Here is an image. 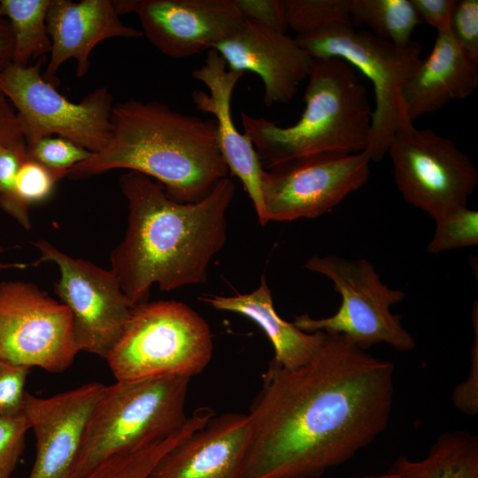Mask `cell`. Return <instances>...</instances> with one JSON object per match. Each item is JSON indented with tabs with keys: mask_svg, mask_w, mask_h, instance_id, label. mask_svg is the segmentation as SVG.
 <instances>
[{
	"mask_svg": "<svg viewBox=\"0 0 478 478\" xmlns=\"http://www.w3.org/2000/svg\"><path fill=\"white\" fill-rule=\"evenodd\" d=\"M394 373L390 361L331 333L300 367L270 360L248 413L243 478H314L351 459L389 425Z\"/></svg>",
	"mask_w": 478,
	"mask_h": 478,
	"instance_id": "obj_1",
	"label": "cell"
},
{
	"mask_svg": "<svg viewBox=\"0 0 478 478\" xmlns=\"http://www.w3.org/2000/svg\"><path fill=\"white\" fill-rule=\"evenodd\" d=\"M120 188L128 204L123 240L111 266L133 305L146 302L157 284L171 291L207 281V269L227 241V212L235 193L230 177L196 203H180L153 179L133 171Z\"/></svg>",
	"mask_w": 478,
	"mask_h": 478,
	"instance_id": "obj_2",
	"label": "cell"
},
{
	"mask_svg": "<svg viewBox=\"0 0 478 478\" xmlns=\"http://www.w3.org/2000/svg\"><path fill=\"white\" fill-rule=\"evenodd\" d=\"M112 124L106 146L72 167L67 178L127 169L159 182L174 201L196 203L227 176L213 118L182 113L156 100L129 99L113 105Z\"/></svg>",
	"mask_w": 478,
	"mask_h": 478,
	"instance_id": "obj_3",
	"label": "cell"
},
{
	"mask_svg": "<svg viewBox=\"0 0 478 478\" xmlns=\"http://www.w3.org/2000/svg\"><path fill=\"white\" fill-rule=\"evenodd\" d=\"M300 119L289 127L241 112L243 135L265 170L326 152L358 153L368 144L372 113L365 85L339 58H312Z\"/></svg>",
	"mask_w": 478,
	"mask_h": 478,
	"instance_id": "obj_4",
	"label": "cell"
},
{
	"mask_svg": "<svg viewBox=\"0 0 478 478\" xmlns=\"http://www.w3.org/2000/svg\"><path fill=\"white\" fill-rule=\"evenodd\" d=\"M190 378H161L104 385L89 418L73 478L104 461L165 439L187 421Z\"/></svg>",
	"mask_w": 478,
	"mask_h": 478,
	"instance_id": "obj_5",
	"label": "cell"
},
{
	"mask_svg": "<svg viewBox=\"0 0 478 478\" xmlns=\"http://www.w3.org/2000/svg\"><path fill=\"white\" fill-rule=\"evenodd\" d=\"M213 351L209 325L184 303L143 302L133 306L124 330L105 357L115 381L202 373Z\"/></svg>",
	"mask_w": 478,
	"mask_h": 478,
	"instance_id": "obj_6",
	"label": "cell"
},
{
	"mask_svg": "<svg viewBox=\"0 0 478 478\" xmlns=\"http://www.w3.org/2000/svg\"><path fill=\"white\" fill-rule=\"evenodd\" d=\"M295 40L312 58H339L358 68L373 84L375 107L365 151L378 162L387 154L393 136L414 127L409 120L403 89L420 65V45L396 44L351 24L330 27Z\"/></svg>",
	"mask_w": 478,
	"mask_h": 478,
	"instance_id": "obj_7",
	"label": "cell"
},
{
	"mask_svg": "<svg viewBox=\"0 0 478 478\" xmlns=\"http://www.w3.org/2000/svg\"><path fill=\"white\" fill-rule=\"evenodd\" d=\"M304 267L327 277L342 303L329 317L297 316L293 324L298 329L339 334L364 350L382 343L401 351L414 348V338L403 327L401 317L390 311L405 299V293L384 284L368 260L313 255Z\"/></svg>",
	"mask_w": 478,
	"mask_h": 478,
	"instance_id": "obj_8",
	"label": "cell"
},
{
	"mask_svg": "<svg viewBox=\"0 0 478 478\" xmlns=\"http://www.w3.org/2000/svg\"><path fill=\"white\" fill-rule=\"evenodd\" d=\"M45 58L19 66L12 62L0 71V89L20 120L27 145L58 135L96 153L109 143L113 98L100 87L81 101H69L41 73Z\"/></svg>",
	"mask_w": 478,
	"mask_h": 478,
	"instance_id": "obj_9",
	"label": "cell"
},
{
	"mask_svg": "<svg viewBox=\"0 0 478 478\" xmlns=\"http://www.w3.org/2000/svg\"><path fill=\"white\" fill-rule=\"evenodd\" d=\"M387 153L396 186L408 204L434 220L467 206L478 183V171L449 138L414 127L397 133Z\"/></svg>",
	"mask_w": 478,
	"mask_h": 478,
	"instance_id": "obj_10",
	"label": "cell"
},
{
	"mask_svg": "<svg viewBox=\"0 0 478 478\" xmlns=\"http://www.w3.org/2000/svg\"><path fill=\"white\" fill-rule=\"evenodd\" d=\"M370 162L366 151L326 152L264 169L260 190L267 222L321 216L366 183Z\"/></svg>",
	"mask_w": 478,
	"mask_h": 478,
	"instance_id": "obj_11",
	"label": "cell"
},
{
	"mask_svg": "<svg viewBox=\"0 0 478 478\" xmlns=\"http://www.w3.org/2000/svg\"><path fill=\"white\" fill-rule=\"evenodd\" d=\"M78 352L72 315L63 303L32 282L0 283V358L61 373Z\"/></svg>",
	"mask_w": 478,
	"mask_h": 478,
	"instance_id": "obj_12",
	"label": "cell"
},
{
	"mask_svg": "<svg viewBox=\"0 0 478 478\" xmlns=\"http://www.w3.org/2000/svg\"><path fill=\"white\" fill-rule=\"evenodd\" d=\"M34 245L40 252L34 266L52 262L58 268L55 292L71 312L78 351L105 358L120 337L134 306L118 277L112 269L71 257L46 240L39 239Z\"/></svg>",
	"mask_w": 478,
	"mask_h": 478,
	"instance_id": "obj_13",
	"label": "cell"
},
{
	"mask_svg": "<svg viewBox=\"0 0 478 478\" xmlns=\"http://www.w3.org/2000/svg\"><path fill=\"white\" fill-rule=\"evenodd\" d=\"M117 12L135 13L142 33L162 54L186 58L214 49L243 18L234 0H115Z\"/></svg>",
	"mask_w": 478,
	"mask_h": 478,
	"instance_id": "obj_14",
	"label": "cell"
},
{
	"mask_svg": "<svg viewBox=\"0 0 478 478\" xmlns=\"http://www.w3.org/2000/svg\"><path fill=\"white\" fill-rule=\"evenodd\" d=\"M104 385L89 382L51 397L26 393L23 412L35 436L28 478H73L92 411Z\"/></svg>",
	"mask_w": 478,
	"mask_h": 478,
	"instance_id": "obj_15",
	"label": "cell"
},
{
	"mask_svg": "<svg viewBox=\"0 0 478 478\" xmlns=\"http://www.w3.org/2000/svg\"><path fill=\"white\" fill-rule=\"evenodd\" d=\"M213 50L228 69L259 76L266 107L291 102L307 79L312 62L295 38L246 19L233 35Z\"/></svg>",
	"mask_w": 478,
	"mask_h": 478,
	"instance_id": "obj_16",
	"label": "cell"
},
{
	"mask_svg": "<svg viewBox=\"0 0 478 478\" xmlns=\"http://www.w3.org/2000/svg\"><path fill=\"white\" fill-rule=\"evenodd\" d=\"M251 436L249 414L213 415L165 453L148 478H243Z\"/></svg>",
	"mask_w": 478,
	"mask_h": 478,
	"instance_id": "obj_17",
	"label": "cell"
},
{
	"mask_svg": "<svg viewBox=\"0 0 478 478\" xmlns=\"http://www.w3.org/2000/svg\"><path fill=\"white\" fill-rule=\"evenodd\" d=\"M244 73L230 70L218 51H207L204 63L192 71L208 92L197 89L191 97L196 108L216 120L219 144L228 171L242 182L257 212L258 222L267 223L260 190L263 167L248 137L236 128L231 113L235 88Z\"/></svg>",
	"mask_w": 478,
	"mask_h": 478,
	"instance_id": "obj_18",
	"label": "cell"
},
{
	"mask_svg": "<svg viewBox=\"0 0 478 478\" xmlns=\"http://www.w3.org/2000/svg\"><path fill=\"white\" fill-rule=\"evenodd\" d=\"M51 42L44 79L54 85L55 75L68 60H76V76L90 67L92 50L114 37L138 38L142 31L124 24L112 0H50L46 16Z\"/></svg>",
	"mask_w": 478,
	"mask_h": 478,
	"instance_id": "obj_19",
	"label": "cell"
},
{
	"mask_svg": "<svg viewBox=\"0 0 478 478\" xmlns=\"http://www.w3.org/2000/svg\"><path fill=\"white\" fill-rule=\"evenodd\" d=\"M478 86V59L461 48L450 26L437 31L433 49L403 89L406 114L413 123L422 115L464 99Z\"/></svg>",
	"mask_w": 478,
	"mask_h": 478,
	"instance_id": "obj_20",
	"label": "cell"
},
{
	"mask_svg": "<svg viewBox=\"0 0 478 478\" xmlns=\"http://www.w3.org/2000/svg\"><path fill=\"white\" fill-rule=\"evenodd\" d=\"M202 302L219 311L239 313L257 324L271 342L274 356L271 359L286 368L295 369L311 361L320 351L326 333H306L276 312L265 275L258 287L246 294L219 296L204 294Z\"/></svg>",
	"mask_w": 478,
	"mask_h": 478,
	"instance_id": "obj_21",
	"label": "cell"
},
{
	"mask_svg": "<svg viewBox=\"0 0 478 478\" xmlns=\"http://www.w3.org/2000/svg\"><path fill=\"white\" fill-rule=\"evenodd\" d=\"M389 472L405 478H478V437L465 430L443 433L426 458H397Z\"/></svg>",
	"mask_w": 478,
	"mask_h": 478,
	"instance_id": "obj_22",
	"label": "cell"
},
{
	"mask_svg": "<svg viewBox=\"0 0 478 478\" xmlns=\"http://www.w3.org/2000/svg\"><path fill=\"white\" fill-rule=\"evenodd\" d=\"M50 0H1L0 15L5 18L12 32V63L27 66L31 60L50 53L51 42L46 16Z\"/></svg>",
	"mask_w": 478,
	"mask_h": 478,
	"instance_id": "obj_23",
	"label": "cell"
},
{
	"mask_svg": "<svg viewBox=\"0 0 478 478\" xmlns=\"http://www.w3.org/2000/svg\"><path fill=\"white\" fill-rule=\"evenodd\" d=\"M420 22L411 0H351V25H366L396 44L410 42Z\"/></svg>",
	"mask_w": 478,
	"mask_h": 478,
	"instance_id": "obj_24",
	"label": "cell"
},
{
	"mask_svg": "<svg viewBox=\"0 0 478 478\" xmlns=\"http://www.w3.org/2000/svg\"><path fill=\"white\" fill-rule=\"evenodd\" d=\"M197 428V422L189 419L178 431L168 437L133 452L112 457L82 478H148L162 456Z\"/></svg>",
	"mask_w": 478,
	"mask_h": 478,
	"instance_id": "obj_25",
	"label": "cell"
},
{
	"mask_svg": "<svg viewBox=\"0 0 478 478\" xmlns=\"http://www.w3.org/2000/svg\"><path fill=\"white\" fill-rule=\"evenodd\" d=\"M288 27L297 35L351 24V0H284Z\"/></svg>",
	"mask_w": 478,
	"mask_h": 478,
	"instance_id": "obj_26",
	"label": "cell"
},
{
	"mask_svg": "<svg viewBox=\"0 0 478 478\" xmlns=\"http://www.w3.org/2000/svg\"><path fill=\"white\" fill-rule=\"evenodd\" d=\"M435 220V233L427 246L429 253L437 254L478 244L477 211L463 206Z\"/></svg>",
	"mask_w": 478,
	"mask_h": 478,
	"instance_id": "obj_27",
	"label": "cell"
},
{
	"mask_svg": "<svg viewBox=\"0 0 478 478\" xmlns=\"http://www.w3.org/2000/svg\"><path fill=\"white\" fill-rule=\"evenodd\" d=\"M27 158L25 141L13 145H0V207L28 230L32 226L28 205L19 197L16 184L19 169Z\"/></svg>",
	"mask_w": 478,
	"mask_h": 478,
	"instance_id": "obj_28",
	"label": "cell"
},
{
	"mask_svg": "<svg viewBox=\"0 0 478 478\" xmlns=\"http://www.w3.org/2000/svg\"><path fill=\"white\" fill-rule=\"evenodd\" d=\"M27 148L29 158L66 177L72 167L92 155L86 149L58 135L43 137Z\"/></svg>",
	"mask_w": 478,
	"mask_h": 478,
	"instance_id": "obj_29",
	"label": "cell"
},
{
	"mask_svg": "<svg viewBox=\"0 0 478 478\" xmlns=\"http://www.w3.org/2000/svg\"><path fill=\"white\" fill-rule=\"evenodd\" d=\"M30 423L23 410L0 415V478H11L25 448Z\"/></svg>",
	"mask_w": 478,
	"mask_h": 478,
	"instance_id": "obj_30",
	"label": "cell"
},
{
	"mask_svg": "<svg viewBox=\"0 0 478 478\" xmlns=\"http://www.w3.org/2000/svg\"><path fill=\"white\" fill-rule=\"evenodd\" d=\"M65 177L27 157L17 174V191L21 200L29 206L47 199L56 183Z\"/></svg>",
	"mask_w": 478,
	"mask_h": 478,
	"instance_id": "obj_31",
	"label": "cell"
},
{
	"mask_svg": "<svg viewBox=\"0 0 478 478\" xmlns=\"http://www.w3.org/2000/svg\"><path fill=\"white\" fill-rule=\"evenodd\" d=\"M31 368L0 358V415L23 410L26 382Z\"/></svg>",
	"mask_w": 478,
	"mask_h": 478,
	"instance_id": "obj_32",
	"label": "cell"
},
{
	"mask_svg": "<svg viewBox=\"0 0 478 478\" xmlns=\"http://www.w3.org/2000/svg\"><path fill=\"white\" fill-rule=\"evenodd\" d=\"M474 341L470 354V367L466 378L452 392V404L464 414L474 416L478 412V310L477 303L472 311Z\"/></svg>",
	"mask_w": 478,
	"mask_h": 478,
	"instance_id": "obj_33",
	"label": "cell"
},
{
	"mask_svg": "<svg viewBox=\"0 0 478 478\" xmlns=\"http://www.w3.org/2000/svg\"><path fill=\"white\" fill-rule=\"evenodd\" d=\"M450 28L458 44L478 59V1L458 0Z\"/></svg>",
	"mask_w": 478,
	"mask_h": 478,
	"instance_id": "obj_34",
	"label": "cell"
},
{
	"mask_svg": "<svg viewBox=\"0 0 478 478\" xmlns=\"http://www.w3.org/2000/svg\"><path fill=\"white\" fill-rule=\"evenodd\" d=\"M243 19L286 32L284 0H234Z\"/></svg>",
	"mask_w": 478,
	"mask_h": 478,
	"instance_id": "obj_35",
	"label": "cell"
},
{
	"mask_svg": "<svg viewBox=\"0 0 478 478\" xmlns=\"http://www.w3.org/2000/svg\"><path fill=\"white\" fill-rule=\"evenodd\" d=\"M458 0H411L420 20L439 31L450 26Z\"/></svg>",
	"mask_w": 478,
	"mask_h": 478,
	"instance_id": "obj_36",
	"label": "cell"
},
{
	"mask_svg": "<svg viewBox=\"0 0 478 478\" xmlns=\"http://www.w3.org/2000/svg\"><path fill=\"white\" fill-rule=\"evenodd\" d=\"M24 141L22 125L18 113L0 89V145H13Z\"/></svg>",
	"mask_w": 478,
	"mask_h": 478,
	"instance_id": "obj_37",
	"label": "cell"
},
{
	"mask_svg": "<svg viewBox=\"0 0 478 478\" xmlns=\"http://www.w3.org/2000/svg\"><path fill=\"white\" fill-rule=\"evenodd\" d=\"M14 40L8 20L0 15V71L12 62Z\"/></svg>",
	"mask_w": 478,
	"mask_h": 478,
	"instance_id": "obj_38",
	"label": "cell"
},
{
	"mask_svg": "<svg viewBox=\"0 0 478 478\" xmlns=\"http://www.w3.org/2000/svg\"><path fill=\"white\" fill-rule=\"evenodd\" d=\"M5 249L2 246H0V256L4 253ZM27 266V264L23 263H3L0 262V271L5 270V269H24Z\"/></svg>",
	"mask_w": 478,
	"mask_h": 478,
	"instance_id": "obj_39",
	"label": "cell"
},
{
	"mask_svg": "<svg viewBox=\"0 0 478 478\" xmlns=\"http://www.w3.org/2000/svg\"><path fill=\"white\" fill-rule=\"evenodd\" d=\"M361 478H405V477L401 476L398 474L389 472L388 474H385L366 476V477H361Z\"/></svg>",
	"mask_w": 478,
	"mask_h": 478,
	"instance_id": "obj_40",
	"label": "cell"
}]
</instances>
